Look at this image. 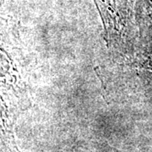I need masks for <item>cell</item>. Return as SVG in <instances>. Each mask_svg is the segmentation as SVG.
<instances>
[{"instance_id": "cell-1", "label": "cell", "mask_w": 152, "mask_h": 152, "mask_svg": "<svg viewBox=\"0 0 152 152\" xmlns=\"http://www.w3.org/2000/svg\"><path fill=\"white\" fill-rule=\"evenodd\" d=\"M108 37H134L137 0H94Z\"/></svg>"}, {"instance_id": "cell-2", "label": "cell", "mask_w": 152, "mask_h": 152, "mask_svg": "<svg viewBox=\"0 0 152 152\" xmlns=\"http://www.w3.org/2000/svg\"><path fill=\"white\" fill-rule=\"evenodd\" d=\"M18 151V150H16V149H15L14 151H11V152H19V151Z\"/></svg>"}, {"instance_id": "cell-3", "label": "cell", "mask_w": 152, "mask_h": 152, "mask_svg": "<svg viewBox=\"0 0 152 152\" xmlns=\"http://www.w3.org/2000/svg\"><path fill=\"white\" fill-rule=\"evenodd\" d=\"M3 1H4V0H2V2H3Z\"/></svg>"}]
</instances>
